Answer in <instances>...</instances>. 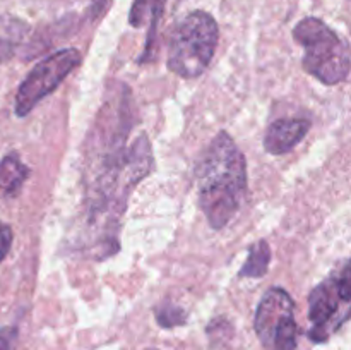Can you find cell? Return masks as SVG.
<instances>
[{
	"label": "cell",
	"instance_id": "obj_14",
	"mask_svg": "<svg viewBox=\"0 0 351 350\" xmlns=\"http://www.w3.org/2000/svg\"><path fill=\"white\" fill-rule=\"evenodd\" d=\"M12 229H10L7 223L0 222V263H2V261L5 259L7 254H9L10 246H12Z\"/></svg>",
	"mask_w": 351,
	"mask_h": 350
},
{
	"label": "cell",
	"instance_id": "obj_9",
	"mask_svg": "<svg viewBox=\"0 0 351 350\" xmlns=\"http://www.w3.org/2000/svg\"><path fill=\"white\" fill-rule=\"evenodd\" d=\"M29 24L16 16H0V64L16 57L29 34Z\"/></svg>",
	"mask_w": 351,
	"mask_h": 350
},
{
	"label": "cell",
	"instance_id": "obj_3",
	"mask_svg": "<svg viewBox=\"0 0 351 350\" xmlns=\"http://www.w3.org/2000/svg\"><path fill=\"white\" fill-rule=\"evenodd\" d=\"M218 23L211 14L194 10L171 31L167 65L173 74L195 79L204 74L218 47Z\"/></svg>",
	"mask_w": 351,
	"mask_h": 350
},
{
	"label": "cell",
	"instance_id": "obj_13",
	"mask_svg": "<svg viewBox=\"0 0 351 350\" xmlns=\"http://www.w3.org/2000/svg\"><path fill=\"white\" fill-rule=\"evenodd\" d=\"M154 314H156L158 325L163 326V328H173V326H180L187 321V314L182 307L178 305L170 304H161L154 309Z\"/></svg>",
	"mask_w": 351,
	"mask_h": 350
},
{
	"label": "cell",
	"instance_id": "obj_16",
	"mask_svg": "<svg viewBox=\"0 0 351 350\" xmlns=\"http://www.w3.org/2000/svg\"><path fill=\"white\" fill-rule=\"evenodd\" d=\"M149 350H154V349H149Z\"/></svg>",
	"mask_w": 351,
	"mask_h": 350
},
{
	"label": "cell",
	"instance_id": "obj_10",
	"mask_svg": "<svg viewBox=\"0 0 351 350\" xmlns=\"http://www.w3.org/2000/svg\"><path fill=\"white\" fill-rule=\"evenodd\" d=\"M165 3L167 0H136L130 9L129 21L132 26L141 27L146 23H149V40H147L146 48H144V57L141 60H144L149 57V45L154 40V31H156L158 21L161 19V14H163Z\"/></svg>",
	"mask_w": 351,
	"mask_h": 350
},
{
	"label": "cell",
	"instance_id": "obj_11",
	"mask_svg": "<svg viewBox=\"0 0 351 350\" xmlns=\"http://www.w3.org/2000/svg\"><path fill=\"white\" fill-rule=\"evenodd\" d=\"M29 175V168L21 161L16 153H9L0 161V191L5 196H14L19 192Z\"/></svg>",
	"mask_w": 351,
	"mask_h": 350
},
{
	"label": "cell",
	"instance_id": "obj_7",
	"mask_svg": "<svg viewBox=\"0 0 351 350\" xmlns=\"http://www.w3.org/2000/svg\"><path fill=\"white\" fill-rule=\"evenodd\" d=\"M81 64V51L75 48H64L38 62L24 78L16 93L14 110L17 117H26L34 106L53 93L64 79Z\"/></svg>",
	"mask_w": 351,
	"mask_h": 350
},
{
	"label": "cell",
	"instance_id": "obj_5",
	"mask_svg": "<svg viewBox=\"0 0 351 350\" xmlns=\"http://www.w3.org/2000/svg\"><path fill=\"white\" fill-rule=\"evenodd\" d=\"M351 302L350 263L345 261L343 270L332 273L308 294V338L324 343L348 321Z\"/></svg>",
	"mask_w": 351,
	"mask_h": 350
},
{
	"label": "cell",
	"instance_id": "obj_6",
	"mask_svg": "<svg viewBox=\"0 0 351 350\" xmlns=\"http://www.w3.org/2000/svg\"><path fill=\"white\" fill-rule=\"evenodd\" d=\"M254 329L266 350H297L295 302L285 288L273 287L263 295L254 316Z\"/></svg>",
	"mask_w": 351,
	"mask_h": 350
},
{
	"label": "cell",
	"instance_id": "obj_8",
	"mask_svg": "<svg viewBox=\"0 0 351 350\" xmlns=\"http://www.w3.org/2000/svg\"><path fill=\"white\" fill-rule=\"evenodd\" d=\"M311 129V120L307 119H278L273 124H269L264 134V148L267 153L280 154L288 153L293 150Z\"/></svg>",
	"mask_w": 351,
	"mask_h": 350
},
{
	"label": "cell",
	"instance_id": "obj_15",
	"mask_svg": "<svg viewBox=\"0 0 351 350\" xmlns=\"http://www.w3.org/2000/svg\"><path fill=\"white\" fill-rule=\"evenodd\" d=\"M17 329L14 326H3L0 328V350H10L16 342Z\"/></svg>",
	"mask_w": 351,
	"mask_h": 350
},
{
	"label": "cell",
	"instance_id": "obj_1",
	"mask_svg": "<svg viewBox=\"0 0 351 350\" xmlns=\"http://www.w3.org/2000/svg\"><path fill=\"white\" fill-rule=\"evenodd\" d=\"M129 89L115 91L113 98L103 105L88 148V205L95 216L117 215L125 206L130 191L153 168L151 144L146 136H139L130 146L127 137L132 129Z\"/></svg>",
	"mask_w": 351,
	"mask_h": 350
},
{
	"label": "cell",
	"instance_id": "obj_12",
	"mask_svg": "<svg viewBox=\"0 0 351 350\" xmlns=\"http://www.w3.org/2000/svg\"><path fill=\"white\" fill-rule=\"evenodd\" d=\"M271 263V247L266 240H259L249 249L245 264L240 268L242 278H261L266 275Z\"/></svg>",
	"mask_w": 351,
	"mask_h": 350
},
{
	"label": "cell",
	"instance_id": "obj_2",
	"mask_svg": "<svg viewBox=\"0 0 351 350\" xmlns=\"http://www.w3.org/2000/svg\"><path fill=\"white\" fill-rule=\"evenodd\" d=\"M199 205L209 226L221 230L239 213L247 194V161L228 132L221 130L195 165Z\"/></svg>",
	"mask_w": 351,
	"mask_h": 350
},
{
	"label": "cell",
	"instance_id": "obj_4",
	"mask_svg": "<svg viewBox=\"0 0 351 350\" xmlns=\"http://www.w3.org/2000/svg\"><path fill=\"white\" fill-rule=\"evenodd\" d=\"M293 38L304 48L302 64L307 74L324 84L343 82L350 74L348 43L317 17H305L295 26Z\"/></svg>",
	"mask_w": 351,
	"mask_h": 350
}]
</instances>
